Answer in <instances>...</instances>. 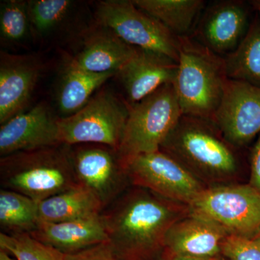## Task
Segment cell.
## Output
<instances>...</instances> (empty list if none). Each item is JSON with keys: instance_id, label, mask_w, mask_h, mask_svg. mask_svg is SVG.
<instances>
[{"instance_id": "13", "label": "cell", "mask_w": 260, "mask_h": 260, "mask_svg": "<svg viewBox=\"0 0 260 260\" xmlns=\"http://www.w3.org/2000/svg\"><path fill=\"white\" fill-rule=\"evenodd\" d=\"M58 119L44 102L12 118L0 127V155L61 144Z\"/></svg>"}, {"instance_id": "20", "label": "cell", "mask_w": 260, "mask_h": 260, "mask_svg": "<svg viewBox=\"0 0 260 260\" xmlns=\"http://www.w3.org/2000/svg\"><path fill=\"white\" fill-rule=\"evenodd\" d=\"M102 203L82 186L73 188L38 203L39 222L59 223L100 215Z\"/></svg>"}, {"instance_id": "28", "label": "cell", "mask_w": 260, "mask_h": 260, "mask_svg": "<svg viewBox=\"0 0 260 260\" xmlns=\"http://www.w3.org/2000/svg\"><path fill=\"white\" fill-rule=\"evenodd\" d=\"M65 260H126L117 254L109 242L102 243L74 254H65Z\"/></svg>"}, {"instance_id": "24", "label": "cell", "mask_w": 260, "mask_h": 260, "mask_svg": "<svg viewBox=\"0 0 260 260\" xmlns=\"http://www.w3.org/2000/svg\"><path fill=\"white\" fill-rule=\"evenodd\" d=\"M39 223L38 202L10 189L0 190V226L5 234H30Z\"/></svg>"}, {"instance_id": "12", "label": "cell", "mask_w": 260, "mask_h": 260, "mask_svg": "<svg viewBox=\"0 0 260 260\" xmlns=\"http://www.w3.org/2000/svg\"><path fill=\"white\" fill-rule=\"evenodd\" d=\"M44 64L35 54L0 51V124L25 112Z\"/></svg>"}, {"instance_id": "11", "label": "cell", "mask_w": 260, "mask_h": 260, "mask_svg": "<svg viewBox=\"0 0 260 260\" xmlns=\"http://www.w3.org/2000/svg\"><path fill=\"white\" fill-rule=\"evenodd\" d=\"M212 121L234 146L249 143L260 133V87L229 79Z\"/></svg>"}, {"instance_id": "2", "label": "cell", "mask_w": 260, "mask_h": 260, "mask_svg": "<svg viewBox=\"0 0 260 260\" xmlns=\"http://www.w3.org/2000/svg\"><path fill=\"white\" fill-rule=\"evenodd\" d=\"M179 38L177 74L173 85L183 115L212 121L229 80L225 59L194 38Z\"/></svg>"}, {"instance_id": "30", "label": "cell", "mask_w": 260, "mask_h": 260, "mask_svg": "<svg viewBox=\"0 0 260 260\" xmlns=\"http://www.w3.org/2000/svg\"><path fill=\"white\" fill-rule=\"evenodd\" d=\"M167 260H217L213 257H197V256L172 255Z\"/></svg>"}, {"instance_id": "4", "label": "cell", "mask_w": 260, "mask_h": 260, "mask_svg": "<svg viewBox=\"0 0 260 260\" xmlns=\"http://www.w3.org/2000/svg\"><path fill=\"white\" fill-rule=\"evenodd\" d=\"M213 121L183 115L160 150L176 159L196 177L222 179L237 172L239 160Z\"/></svg>"}, {"instance_id": "9", "label": "cell", "mask_w": 260, "mask_h": 260, "mask_svg": "<svg viewBox=\"0 0 260 260\" xmlns=\"http://www.w3.org/2000/svg\"><path fill=\"white\" fill-rule=\"evenodd\" d=\"M189 206L193 213L211 219L232 234L260 232V193L250 185L205 189Z\"/></svg>"}, {"instance_id": "18", "label": "cell", "mask_w": 260, "mask_h": 260, "mask_svg": "<svg viewBox=\"0 0 260 260\" xmlns=\"http://www.w3.org/2000/svg\"><path fill=\"white\" fill-rule=\"evenodd\" d=\"M30 234L64 254H74L108 242L102 213L59 223L41 221Z\"/></svg>"}, {"instance_id": "25", "label": "cell", "mask_w": 260, "mask_h": 260, "mask_svg": "<svg viewBox=\"0 0 260 260\" xmlns=\"http://www.w3.org/2000/svg\"><path fill=\"white\" fill-rule=\"evenodd\" d=\"M0 41L5 48L26 47L32 42L28 2L7 0L0 5Z\"/></svg>"}, {"instance_id": "31", "label": "cell", "mask_w": 260, "mask_h": 260, "mask_svg": "<svg viewBox=\"0 0 260 260\" xmlns=\"http://www.w3.org/2000/svg\"><path fill=\"white\" fill-rule=\"evenodd\" d=\"M0 260H15L13 256L8 254L4 251L0 250Z\"/></svg>"}, {"instance_id": "16", "label": "cell", "mask_w": 260, "mask_h": 260, "mask_svg": "<svg viewBox=\"0 0 260 260\" xmlns=\"http://www.w3.org/2000/svg\"><path fill=\"white\" fill-rule=\"evenodd\" d=\"M229 234L211 219L192 213L172 224L164 238V246L172 255L213 257L221 251Z\"/></svg>"}, {"instance_id": "3", "label": "cell", "mask_w": 260, "mask_h": 260, "mask_svg": "<svg viewBox=\"0 0 260 260\" xmlns=\"http://www.w3.org/2000/svg\"><path fill=\"white\" fill-rule=\"evenodd\" d=\"M2 189L41 202L80 186L75 177L71 146L64 144L1 157Z\"/></svg>"}, {"instance_id": "17", "label": "cell", "mask_w": 260, "mask_h": 260, "mask_svg": "<svg viewBox=\"0 0 260 260\" xmlns=\"http://www.w3.org/2000/svg\"><path fill=\"white\" fill-rule=\"evenodd\" d=\"M83 37L81 48L67 63L88 73H116L138 49L96 23L95 27L85 30Z\"/></svg>"}, {"instance_id": "26", "label": "cell", "mask_w": 260, "mask_h": 260, "mask_svg": "<svg viewBox=\"0 0 260 260\" xmlns=\"http://www.w3.org/2000/svg\"><path fill=\"white\" fill-rule=\"evenodd\" d=\"M0 250L8 253L15 260H65L64 253L27 233H0Z\"/></svg>"}, {"instance_id": "27", "label": "cell", "mask_w": 260, "mask_h": 260, "mask_svg": "<svg viewBox=\"0 0 260 260\" xmlns=\"http://www.w3.org/2000/svg\"><path fill=\"white\" fill-rule=\"evenodd\" d=\"M221 251L229 260H260V232L254 235L230 233Z\"/></svg>"}, {"instance_id": "29", "label": "cell", "mask_w": 260, "mask_h": 260, "mask_svg": "<svg viewBox=\"0 0 260 260\" xmlns=\"http://www.w3.org/2000/svg\"><path fill=\"white\" fill-rule=\"evenodd\" d=\"M260 193V138L251 154L250 184Z\"/></svg>"}, {"instance_id": "7", "label": "cell", "mask_w": 260, "mask_h": 260, "mask_svg": "<svg viewBox=\"0 0 260 260\" xmlns=\"http://www.w3.org/2000/svg\"><path fill=\"white\" fill-rule=\"evenodd\" d=\"M95 23L109 29L126 44L179 60V38L129 0H105L96 4Z\"/></svg>"}, {"instance_id": "21", "label": "cell", "mask_w": 260, "mask_h": 260, "mask_svg": "<svg viewBox=\"0 0 260 260\" xmlns=\"http://www.w3.org/2000/svg\"><path fill=\"white\" fill-rule=\"evenodd\" d=\"M142 11L153 17L177 37H189L201 10L203 0H133Z\"/></svg>"}, {"instance_id": "19", "label": "cell", "mask_w": 260, "mask_h": 260, "mask_svg": "<svg viewBox=\"0 0 260 260\" xmlns=\"http://www.w3.org/2000/svg\"><path fill=\"white\" fill-rule=\"evenodd\" d=\"M116 73H93L77 69L66 62L56 87V107L61 117H68L83 109L97 89Z\"/></svg>"}, {"instance_id": "10", "label": "cell", "mask_w": 260, "mask_h": 260, "mask_svg": "<svg viewBox=\"0 0 260 260\" xmlns=\"http://www.w3.org/2000/svg\"><path fill=\"white\" fill-rule=\"evenodd\" d=\"M75 177L105 208L128 189L126 168L116 149L100 144L71 146Z\"/></svg>"}, {"instance_id": "22", "label": "cell", "mask_w": 260, "mask_h": 260, "mask_svg": "<svg viewBox=\"0 0 260 260\" xmlns=\"http://www.w3.org/2000/svg\"><path fill=\"white\" fill-rule=\"evenodd\" d=\"M224 59L229 79L260 87V15L251 22L237 49Z\"/></svg>"}, {"instance_id": "23", "label": "cell", "mask_w": 260, "mask_h": 260, "mask_svg": "<svg viewBox=\"0 0 260 260\" xmlns=\"http://www.w3.org/2000/svg\"><path fill=\"white\" fill-rule=\"evenodd\" d=\"M28 11L32 41L44 42L54 37L69 23L75 10L70 0H29Z\"/></svg>"}, {"instance_id": "14", "label": "cell", "mask_w": 260, "mask_h": 260, "mask_svg": "<svg viewBox=\"0 0 260 260\" xmlns=\"http://www.w3.org/2000/svg\"><path fill=\"white\" fill-rule=\"evenodd\" d=\"M249 25V12L242 1L216 2L205 10L194 39L215 54L225 56L237 49Z\"/></svg>"}, {"instance_id": "5", "label": "cell", "mask_w": 260, "mask_h": 260, "mask_svg": "<svg viewBox=\"0 0 260 260\" xmlns=\"http://www.w3.org/2000/svg\"><path fill=\"white\" fill-rule=\"evenodd\" d=\"M183 116L173 83L166 84L134 105L129 106L118 153L122 161L160 150Z\"/></svg>"}, {"instance_id": "1", "label": "cell", "mask_w": 260, "mask_h": 260, "mask_svg": "<svg viewBox=\"0 0 260 260\" xmlns=\"http://www.w3.org/2000/svg\"><path fill=\"white\" fill-rule=\"evenodd\" d=\"M173 201L144 188L126 189L103 210L108 242L126 260H148L177 221Z\"/></svg>"}, {"instance_id": "15", "label": "cell", "mask_w": 260, "mask_h": 260, "mask_svg": "<svg viewBox=\"0 0 260 260\" xmlns=\"http://www.w3.org/2000/svg\"><path fill=\"white\" fill-rule=\"evenodd\" d=\"M177 61L151 51L137 49L134 56L118 70L119 78L129 106L134 105L162 85L173 83Z\"/></svg>"}, {"instance_id": "32", "label": "cell", "mask_w": 260, "mask_h": 260, "mask_svg": "<svg viewBox=\"0 0 260 260\" xmlns=\"http://www.w3.org/2000/svg\"><path fill=\"white\" fill-rule=\"evenodd\" d=\"M251 5H252L254 9L257 10L260 13V0H254L251 2Z\"/></svg>"}, {"instance_id": "8", "label": "cell", "mask_w": 260, "mask_h": 260, "mask_svg": "<svg viewBox=\"0 0 260 260\" xmlns=\"http://www.w3.org/2000/svg\"><path fill=\"white\" fill-rule=\"evenodd\" d=\"M123 162L130 184L171 201L190 205L205 189L192 173L160 150L136 155Z\"/></svg>"}, {"instance_id": "6", "label": "cell", "mask_w": 260, "mask_h": 260, "mask_svg": "<svg viewBox=\"0 0 260 260\" xmlns=\"http://www.w3.org/2000/svg\"><path fill=\"white\" fill-rule=\"evenodd\" d=\"M129 105L112 90L98 92L78 112L59 117L61 144H100L118 150L120 146Z\"/></svg>"}]
</instances>
